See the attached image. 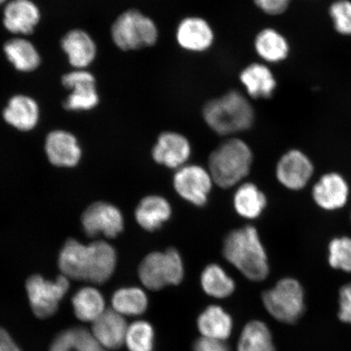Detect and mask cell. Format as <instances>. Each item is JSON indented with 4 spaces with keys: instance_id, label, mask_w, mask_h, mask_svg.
<instances>
[{
    "instance_id": "ba28073f",
    "label": "cell",
    "mask_w": 351,
    "mask_h": 351,
    "mask_svg": "<svg viewBox=\"0 0 351 351\" xmlns=\"http://www.w3.org/2000/svg\"><path fill=\"white\" fill-rule=\"evenodd\" d=\"M69 280L64 275L59 276L54 282L39 275L30 276L25 289L35 317L47 319L57 313L60 301L69 291Z\"/></svg>"
},
{
    "instance_id": "4dcf8cb0",
    "label": "cell",
    "mask_w": 351,
    "mask_h": 351,
    "mask_svg": "<svg viewBox=\"0 0 351 351\" xmlns=\"http://www.w3.org/2000/svg\"><path fill=\"white\" fill-rule=\"evenodd\" d=\"M238 351H276L269 327L258 320L248 323L241 332Z\"/></svg>"
},
{
    "instance_id": "484cf974",
    "label": "cell",
    "mask_w": 351,
    "mask_h": 351,
    "mask_svg": "<svg viewBox=\"0 0 351 351\" xmlns=\"http://www.w3.org/2000/svg\"><path fill=\"white\" fill-rule=\"evenodd\" d=\"M267 197L256 185L244 183L238 188L234 196L236 213L245 219H254L266 208Z\"/></svg>"
},
{
    "instance_id": "e0dca14e",
    "label": "cell",
    "mask_w": 351,
    "mask_h": 351,
    "mask_svg": "<svg viewBox=\"0 0 351 351\" xmlns=\"http://www.w3.org/2000/svg\"><path fill=\"white\" fill-rule=\"evenodd\" d=\"M128 324L125 317L113 309H107L92 323L91 335L105 350H113L125 345Z\"/></svg>"
},
{
    "instance_id": "ffe728a7",
    "label": "cell",
    "mask_w": 351,
    "mask_h": 351,
    "mask_svg": "<svg viewBox=\"0 0 351 351\" xmlns=\"http://www.w3.org/2000/svg\"><path fill=\"white\" fill-rule=\"evenodd\" d=\"M348 196V183L337 173L323 176L313 189L315 203L326 210H335L343 207Z\"/></svg>"
},
{
    "instance_id": "f1b7e54d",
    "label": "cell",
    "mask_w": 351,
    "mask_h": 351,
    "mask_svg": "<svg viewBox=\"0 0 351 351\" xmlns=\"http://www.w3.org/2000/svg\"><path fill=\"white\" fill-rule=\"evenodd\" d=\"M254 47L258 56L271 63H278L287 58L289 44L282 34L274 29H265L258 34Z\"/></svg>"
},
{
    "instance_id": "ac0fdd59",
    "label": "cell",
    "mask_w": 351,
    "mask_h": 351,
    "mask_svg": "<svg viewBox=\"0 0 351 351\" xmlns=\"http://www.w3.org/2000/svg\"><path fill=\"white\" fill-rule=\"evenodd\" d=\"M45 151L48 160L57 167L75 166L82 156V149L75 136L63 130H56L47 134Z\"/></svg>"
},
{
    "instance_id": "8d00e7d4",
    "label": "cell",
    "mask_w": 351,
    "mask_h": 351,
    "mask_svg": "<svg viewBox=\"0 0 351 351\" xmlns=\"http://www.w3.org/2000/svg\"><path fill=\"white\" fill-rule=\"evenodd\" d=\"M195 351H230L225 341L202 337L195 341Z\"/></svg>"
},
{
    "instance_id": "83f0119b",
    "label": "cell",
    "mask_w": 351,
    "mask_h": 351,
    "mask_svg": "<svg viewBox=\"0 0 351 351\" xmlns=\"http://www.w3.org/2000/svg\"><path fill=\"white\" fill-rule=\"evenodd\" d=\"M200 282L204 291L210 297L226 298L235 291L234 280L217 263L205 267L202 271Z\"/></svg>"
},
{
    "instance_id": "2e32d148",
    "label": "cell",
    "mask_w": 351,
    "mask_h": 351,
    "mask_svg": "<svg viewBox=\"0 0 351 351\" xmlns=\"http://www.w3.org/2000/svg\"><path fill=\"white\" fill-rule=\"evenodd\" d=\"M2 54L16 71L32 73L40 67L42 56L35 44L26 37L15 36L3 43Z\"/></svg>"
},
{
    "instance_id": "5bb4252c",
    "label": "cell",
    "mask_w": 351,
    "mask_h": 351,
    "mask_svg": "<svg viewBox=\"0 0 351 351\" xmlns=\"http://www.w3.org/2000/svg\"><path fill=\"white\" fill-rule=\"evenodd\" d=\"M191 155L190 142L176 132L162 133L152 149V157L157 164L177 170L186 165Z\"/></svg>"
},
{
    "instance_id": "d6a6232c",
    "label": "cell",
    "mask_w": 351,
    "mask_h": 351,
    "mask_svg": "<svg viewBox=\"0 0 351 351\" xmlns=\"http://www.w3.org/2000/svg\"><path fill=\"white\" fill-rule=\"evenodd\" d=\"M328 261L333 269L351 271V239H333L328 247Z\"/></svg>"
},
{
    "instance_id": "4fadbf2b",
    "label": "cell",
    "mask_w": 351,
    "mask_h": 351,
    "mask_svg": "<svg viewBox=\"0 0 351 351\" xmlns=\"http://www.w3.org/2000/svg\"><path fill=\"white\" fill-rule=\"evenodd\" d=\"M1 111L3 121L22 132L33 130L40 121V105L32 96L26 94L11 96Z\"/></svg>"
},
{
    "instance_id": "4316f807",
    "label": "cell",
    "mask_w": 351,
    "mask_h": 351,
    "mask_svg": "<svg viewBox=\"0 0 351 351\" xmlns=\"http://www.w3.org/2000/svg\"><path fill=\"white\" fill-rule=\"evenodd\" d=\"M93 263L90 282L102 284L111 278L117 265V254L111 245L104 241L90 244Z\"/></svg>"
},
{
    "instance_id": "5b68a950",
    "label": "cell",
    "mask_w": 351,
    "mask_h": 351,
    "mask_svg": "<svg viewBox=\"0 0 351 351\" xmlns=\"http://www.w3.org/2000/svg\"><path fill=\"white\" fill-rule=\"evenodd\" d=\"M184 275L185 267L182 258L174 248L147 254L138 269L140 280L151 291H160L169 285H177L182 282Z\"/></svg>"
},
{
    "instance_id": "d590c367",
    "label": "cell",
    "mask_w": 351,
    "mask_h": 351,
    "mask_svg": "<svg viewBox=\"0 0 351 351\" xmlns=\"http://www.w3.org/2000/svg\"><path fill=\"white\" fill-rule=\"evenodd\" d=\"M339 317L342 322L351 324V284L346 285L339 293Z\"/></svg>"
},
{
    "instance_id": "1f68e13d",
    "label": "cell",
    "mask_w": 351,
    "mask_h": 351,
    "mask_svg": "<svg viewBox=\"0 0 351 351\" xmlns=\"http://www.w3.org/2000/svg\"><path fill=\"white\" fill-rule=\"evenodd\" d=\"M155 332L150 323L138 320L127 328L125 345L129 351H153Z\"/></svg>"
},
{
    "instance_id": "74e56055",
    "label": "cell",
    "mask_w": 351,
    "mask_h": 351,
    "mask_svg": "<svg viewBox=\"0 0 351 351\" xmlns=\"http://www.w3.org/2000/svg\"><path fill=\"white\" fill-rule=\"evenodd\" d=\"M0 351H22L6 329L0 327Z\"/></svg>"
},
{
    "instance_id": "7402d4cb",
    "label": "cell",
    "mask_w": 351,
    "mask_h": 351,
    "mask_svg": "<svg viewBox=\"0 0 351 351\" xmlns=\"http://www.w3.org/2000/svg\"><path fill=\"white\" fill-rule=\"evenodd\" d=\"M240 80L254 99H269L276 87V79L267 66L254 63L241 73Z\"/></svg>"
},
{
    "instance_id": "9a60e30c",
    "label": "cell",
    "mask_w": 351,
    "mask_h": 351,
    "mask_svg": "<svg viewBox=\"0 0 351 351\" xmlns=\"http://www.w3.org/2000/svg\"><path fill=\"white\" fill-rule=\"evenodd\" d=\"M313 170L308 157L300 151L291 150L280 158L276 174L279 182L285 187L298 191L308 183Z\"/></svg>"
},
{
    "instance_id": "30bf717a",
    "label": "cell",
    "mask_w": 351,
    "mask_h": 351,
    "mask_svg": "<svg viewBox=\"0 0 351 351\" xmlns=\"http://www.w3.org/2000/svg\"><path fill=\"white\" fill-rule=\"evenodd\" d=\"M42 12L34 0H10L3 7L1 25L14 36L32 35L40 24Z\"/></svg>"
},
{
    "instance_id": "7a4b0ae2",
    "label": "cell",
    "mask_w": 351,
    "mask_h": 351,
    "mask_svg": "<svg viewBox=\"0 0 351 351\" xmlns=\"http://www.w3.org/2000/svg\"><path fill=\"white\" fill-rule=\"evenodd\" d=\"M203 115L210 128L219 135H230L247 130L254 121L252 104L237 90L209 101L204 108Z\"/></svg>"
},
{
    "instance_id": "44dd1931",
    "label": "cell",
    "mask_w": 351,
    "mask_h": 351,
    "mask_svg": "<svg viewBox=\"0 0 351 351\" xmlns=\"http://www.w3.org/2000/svg\"><path fill=\"white\" fill-rule=\"evenodd\" d=\"M171 216L172 207L169 202L160 195L145 197L135 210L136 221L148 232L160 229Z\"/></svg>"
},
{
    "instance_id": "277c9868",
    "label": "cell",
    "mask_w": 351,
    "mask_h": 351,
    "mask_svg": "<svg viewBox=\"0 0 351 351\" xmlns=\"http://www.w3.org/2000/svg\"><path fill=\"white\" fill-rule=\"evenodd\" d=\"M110 36L118 49L132 51L155 45L159 32L150 17L135 8H130L113 21Z\"/></svg>"
},
{
    "instance_id": "7c38bea8",
    "label": "cell",
    "mask_w": 351,
    "mask_h": 351,
    "mask_svg": "<svg viewBox=\"0 0 351 351\" xmlns=\"http://www.w3.org/2000/svg\"><path fill=\"white\" fill-rule=\"evenodd\" d=\"M82 223L89 237L103 234L108 239H113L124 229V218L121 210L103 202L90 206L82 215Z\"/></svg>"
},
{
    "instance_id": "6da1fadb",
    "label": "cell",
    "mask_w": 351,
    "mask_h": 351,
    "mask_svg": "<svg viewBox=\"0 0 351 351\" xmlns=\"http://www.w3.org/2000/svg\"><path fill=\"white\" fill-rule=\"evenodd\" d=\"M222 252L226 260L248 280L262 282L269 274V258L254 226H245L228 234Z\"/></svg>"
},
{
    "instance_id": "8992f818",
    "label": "cell",
    "mask_w": 351,
    "mask_h": 351,
    "mask_svg": "<svg viewBox=\"0 0 351 351\" xmlns=\"http://www.w3.org/2000/svg\"><path fill=\"white\" fill-rule=\"evenodd\" d=\"M262 298L267 311L280 322L295 323L304 313V289L295 279L280 280L274 288L263 293Z\"/></svg>"
},
{
    "instance_id": "603a6c76",
    "label": "cell",
    "mask_w": 351,
    "mask_h": 351,
    "mask_svg": "<svg viewBox=\"0 0 351 351\" xmlns=\"http://www.w3.org/2000/svg\"><path fill=\"white\" fill-rule=\"evenodd\" d=\"M197 328L203 337L225 341L231 335L232 319L221 306L213 305L201 313Z\"/></svg>"
},
{
    "instance_id": "836d02e7",
    "label": "cell",
    "mask_w": 351,
    "mask_h": 351,
    "mask_svg": "<svg viewBox=\"0 0 351 351\" xmlns=\"http://www.w3.org/2000/svg\"><path fill=\"white\" fill-rule=\"evenodd\" d=\"M333 24L337 32L351 35V2L337 0L329 8Z\"/></svg>"
},
{
    "instance_id": "d4e9b609",
    "label": "cell",
    "mask_w": 351,
    "mask_h": 351,
    "mask_svg": "<svg viewBox=\"0 0 351 351\" xmlns=\"http://www.w3.org/2000/svg\"><path fill=\"white\" fill-rule=\"evenodd\" d=\"M74 314L82 322L94 323L106 311L104 298L97 289H79L72 298Z\"/></svg>"
},
{
    "instance_id": "f546056e",
    "label": "cell",
    "mask_w": 351,
    "mask_h": 351,
    "mask_svg": "<svg viewBox=\"0 0 351 351\" xmlns=\"http://www.w3.org/2000/svg\"><path fill=\"white\" fill-rule=\"evenodd\" d=\"M112 305V309L123 317H138L146 311L148 298L142 289L121 288L114 293Z\"/></svg>"
},
{
    "instance_id": "9c48e42d",
    "label": "cell",
    "mask_w": 351,
    "mask_h": 351,
    "mask_svg": "<svg viewBox=\"0 0 351 351\" xmlns=\"http://www.w3.org/2000/svg\"><path fill=\"white\" fill-rule=\"evenodd\" d=\"M176 192L184 200L197 207L207 204L213 179L208 170L195 165H185L177 170L173 177Z\"/></svg>"
},
{
    "instance_id": "e575fe53",
    "label": "cell",
    "mask_w": 351,
    "mask_h": 351,
    "mask_svg": "<svg viewBox=\"0 0 351 351\" xmlns=\"http://www.w3.org/2000/svg\"><path fill=\"white\" fill-rule=\"evenodd\" d=\"M291 0H254L260 10L269 15H280L287 10Z\"/></svg>"
},
{
    "instance_id": "d6986e66",
    "label": "cell",
    "mask_w": 351,
    "mask_h": 351,
    "mask_svg": "<svg viewBox=\"0 0 351 351\" xmlns=\"http://www.w3.org/2000/svg\"><path fill=\"white\" fill-rule=\"evenodd\" d=\"M177 40L184 49L201 52L213 45L214 34L210 25L203 19L196 16L183 19L177 29Z\"/></svg>"
},
{
    "instance_id": "8fae6325",
    "label": "cell",
    "mask_w": 351,
    "mask_h": 351,
    "mask_svg": "<svg viewBox=\"0 0 351 351\" xmlns=\"http://www.w3.org/2000/svg\"><path fill=\"white\" fill-rule=\"evenodd\" d=\"M60 46L73 69H88L97 59V43L84 29L68 30L60 38Z\"/></svg>"
},
{
    "instance_id": "cb8c5ba5",
    "label": "cell",
    "mask_w": 351,
    "mask_h": 351,
    "mask_svg": "<svg viewBox=\"0 0 351 351\" xmlns=\"http://www.w3.org/2000/svg\"><path fill=\"white\" fill-rule=\"evenodd\" d=\"M48 351H108L95 339L90 331L82 327L65 329L52 341Z\"/></svg>"
},
{
    "instance_id": "3957f363",
    "label": "cell",
    "mask_w": 351,
    "mask_h": 351,
    "mask_svg": "<svg viewBox=\"0 0 351 351\" xmlns=\"http://www.w3.org/2000/svg\"><path fill=\"white\" fill-rule=\"evenodd\" d=\"M253 162L252 149L243 140L222 143L209 157V172L219 187L229 189L247 177Z\"/></svg>"
},
{
    "instance_id": "52a82bcc",
    "label": "cell",
    "mask_w": 351,
    "mask_h": 351,
    "mask_svg": "<svg viewBox=\"0 0 351 351\" xmlns=\"http://www.w3.org/2000/svg\"><path fill=\"white\" fill-rule=\"evenodd\" d=\"M61 86L69 94L63 101L65 111L89 112L100 104L97 79L88 69H73L60 77Z\"/></svg>"
},
{
    "instance_id": "f35d334b",
    "label": "cell",
    "mask_w": 351,
    "mask_h": 351,
    "mask_svg": "<svg viewBox=\"0 0 351 351\" xmlns=\"http://www.w3.org/2000/svg\"><path fill=\"white\" fill-rule=\"evenodd\" d=\"M10 0H0V7H3Z\"/></svg>"
}]
</instances>
